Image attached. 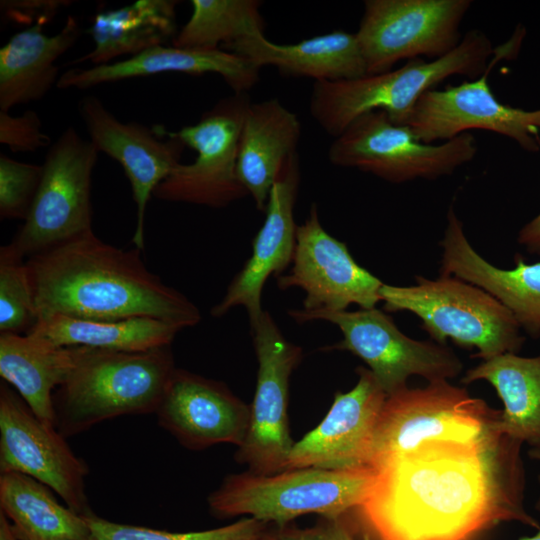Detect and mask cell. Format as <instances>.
<instances>
[{
	"label": "cell",
	"mask_w": 540,
	"mask_h": 540,
	"mask_svg": "<svg viewBox=\"0 0 540 540\" xmlns=\"http://www.w3.org/2000/svg\"><path fill=\"white\" fill-rule=\"evenodd\" d=\"M522 443L497 431L434 440L374 464L349 518L360 540H480L504 522L536 529L525 508Z\"/></svg>",
	"instance_id": "1"
},
{
	"label": "cell",
	"mask_w": 540,
	"mask_h": 540,
	"mask_svg": "<svg viewBox=\"0 0 540 540\" xmlns=\"http://www.w3.org/2000/svg\"><path fill=\"white\" fill-rule=\"evenodd\" d=\"M140 253L108 244L90 230L29 257L38 319L152 317L181 329L197 325L199 309L152 273Z\"/></svg>",
	"instance_id": "2"
},
{
	"label": "cell",
	"mask_w": 540,
	"mask_h": 540,
	"mask_svg": "<svg viewBox=\"0 0 540 540\" xmlns=\"http://www.w3.org/2000/svg\"><path fill=\"white\" fill-rule=\"evenodd\" d=\"M494 50L488 36L473 29L453 51L435 60L413 59L380 74L315 81L309 101L310 114L334 138L356 118L372 111H384L394 123L406 125L425 92L454 75L480 77Z\"/></svg>",
	"instance_id": "3"
},
{
	"label": "cell",
	"mask_w": 540,
	"mask_h": 540,
	"mask_svg": "<svg viewBox=\"0 0 540 540\" xmlns=\"http://www.w3.org/2000/svg\"><path fill=\"white\" fill-rule=\"evenodd\" d=\"M176 369L170 345L125 352L89 348L53 395L65 438L105 420L155 413Z\"/></svg>",
	"instance_id": "4"
},
{
	"label": "cell",
	"mask_w": 540,
	"mask_h": 540,
	"mask_svg": "<svg viewBox=\"0 0 540 540\" xmlns=\"http://www.w3.org/2000/svg\"><path fill=\"white\" fill-rule=\"evenodd\" d=\"M369 466L346 470L291 468L273 474H230L207 498L217 518L241 515L283 526L305 514L341 517L363 500L373 479Z\"/></svg>",
	"instance_id": "5"
},
{
	"label": "cell",
	"mask_w": 540,
	"mask_h": 540,
	"mask_svg": "<svg viewBox=\"0 0 540 540\" xmlns=\"http://www.w3.org/2000/svg\"><path fill=\"white\" fill-rule=\"evenodd\" d=\"M416 284H383L381 298L388 312L409 311L421 321L430 338L446 345L476 348L475 358L488 360L517 353L525 340L512 313L483 289L458 277H415Z\"/></svg>",
	"instance_id": "6"
},
{
	"label": "cell",
	"mask_w": 540,
	"mask_h": 540,
	"mask_svg": "<svg viewBox=\"0 0 540 540\" xmlns=\"http://www.w3.org/2000/svg\"><path fill=\"white\" fill-rule=\"evenodd\" d=\"M500 413L448 380L406 387L386 397L367 465L426 441H479L498 431Z\"/></svg>",
	"instance_id": "7"
},
{
	"label": "cell",
	"mask_w": 540,
	"mask_h": 540,
	"mask_svg": "<svg viewBox=\"0 0 540 540\" xmlns=\"http://www.w3.org/2000/svg\"><path fill=\"white\" fill-rule=\"evenodd\" d=\"M477 150L470 132L440 144H426L407 125L394 123L386 112L372 111L335 137L328 158L335 166L356 168L399 184L450 175L473 160Z\"/></svg>",
	"instance_id": "8"
},
{
	"label": "cell",
	"mask_w": 540,
	"mask_h": 540,
	"mask_svg": "<svg viewBox=\"0 0 540 540\" xmlns=\"http://www.w3.org/2000/svg\"><path fill=\"white\" fill-rule=\"evenodd\" d=\"M288 313L298 323L324 320L335 324L343 339L333 348L363 360L387 396L408 387L411 376L434 382L453 379L463 370L462 361L447 345L408 337L376 307L336 312L291 309Z\"/></svg>",
	"instance_id": "9"
},
{
	"label": "cell",
	"mask_w": 540,
	"mask_h": 540,
	"mask_svg": "<svg viewBox=\"0 0 540 540\" xmlns=\"http://www.w3.org/2000/svg\"><path fill=\"white\" fill-rule=\"evenodd\" d=\"M98 153L72 127L52 143L28 216L10 243L24 259L92 230L91 183Z\"/></svg>",
	"instance_id": "10"
},
{
	"label": "cell",
	"mask_w": 540,
	"mask_h": 540,
	"mask_svg": "<svg viewBox=\"0 0 540 540\" xmlns=\"http://www.w3.org/2000/svg\"><path fill=\"white\" fill-rule=\"evenodd\" d=\"M523 34L495 48L486 71L478 78L442 90L425 92L407 122L423 143L449 141L472 129L506 136L530 152L540 150V109L527 111L502 104L492 92L488 77L499 60L518 51Z\"/></svg>",
	"instance_id": "11"
},
{
	"label": "cell",
	"mask_w": 540,
	"mask_h": 540,
	"mask_svg": "<svg viewBox=\"0 0 540 540\" xmlns=\"http://www.w3.org/2000/svg\"><path fill=\"white\" fill-rule=\"evenodd\" d=\"M471 0H366L355 33L367 74L393 69L400 60H435L453 51Z\"/></svg>",
	"instance_id": "12"
},
{
	"label": "cell",
	"mask_w": 540,
	"mask_h": 540,
	"mask_svg": "<svg viewBox=\"0 0 540 540\" xmlns=\"http://www.w3.org/2000/svg\"><path fill=\"white\" fill-rule=\"evenodd\" d=\"M247 93L219 100L200 120L172 134L196 152L189 164H178L155 189L153 196L213 208L225 207L248 196L237 176V153Z\"/></svg>",
	"instance_id": "13"
},
{
	"label": "cell",
	"mask_w": 540,
	"mask_h": 540,
	"mask_svg": "<svg viewBox=\"0 0 540 540\" xmlns=\"http://www.w3.org/2000/svg\"><path fill=\"white\" fill-rule=\"evenodd\" d=\"M250 324L257 382L248 431L235 459L252 473L273 474L285 469L294 444L287 412L289 380L301 361L302 349L283 336L267 311Z\"/></svg>",
	"instance_id": "14"
},
{
	"label": "cell",
	"mask_w": 540,
	"mask_h": 540,
	"mask_svg": "<svg viewBox=\"0 0 540 540\" xmlns=\"http://www.w3.org/2000/svg\"><path fill=\"white\" fill-rule=\"evenodd\" d=\"M0 472H18L40 481L79 515L93 512L86 495V463L6 382L0 384Z\"/></svg>",
	"instance_id": "15"
},
{
	"label": "cell",
	"mask_w": 540,
	"mask_h": 540,
	"mask_svg": "<svg viewBox=\"0 0 540 540\" xmlns=\"http://www.w3.org/2000/svg\"><path fill=\"white\" fill-rule=\"evenodd\" d=\"M291 264L288 273L278 276L277 285L284 290H303L304 311H344L351 304L371 309L382 301L384 283L353 259L345 243L322 227L316 204L297 226Z\"/></svg>",
	"instance_id": "16"
},
{
	"label": "cell",
	"mask_w": 540,
	"mask_h": 540,
	"mask_svg": "<svg viewBox=\"0 0 540 540\" xmlns=\"http://www.w3.org/2000/svg\"><path fill=\"white\" fill-rule=\"evenodd\" d=\"M89 140L98 152L116 160L123 168L137 207L132 242L144 248V220L147 204L156 187L180 164L184 143L163 127L149 128L136 122H121L92 95L78 105Z\"/></svg>",
	"instance_id": "17"
},
{
	"label": "cell",
	"mask_w": 540,
	"mask_h": 540,
	"mask_svg": "<svg viewBox=\"0 0 540 540\" xmlns=\"http://www.w3.org/2000/svg\"><path fill=\"white\" fill-rule=\"evenodd\" d=\"M356 372L355 386L336 393L318 426L294 442L285 469L368 466L375 427L387 395L368 368L358 367Z\"/></svg>",
	"instance_id": "18"
},
{
	"label": "cell",
	"mask_w": 540,
	"mask_h": 540,
	"mask_svg": "<svg viewBox=\"0 0 540 540\" xmlns=\"http://www.w3.org/2000/svg\"><path fill=\"white\" fill-rule=\"evenodd\" d=\"M155 414L158 424L191 450L219 443L239 447L250 422V406L223 382L178 368Z\"/></svg>",
	"instance_id": "19"
},
{
	"label": "cell",
	"mask_w": 540,
	"mask_h": 540,
	"mask_svg": "<svg viewBox=\"0 0 540 540\" xmlns=\"http://www.w3.org/2000/svg\"><path fill=\"white\" fill-rule=\"evenodd\" d=\"M300 182L297 152L284 163L272 186L265 220L252 242V254L229 284L224 297L211 309L221 317L236 306H243L250 322L263 313V287L270 276H280L292 263L297 225L294 206Z\"/></svg>",
	"instance_id": "20"
},
{
	"label": "cell",
	"mask_w": 540,
	"mask_h": 540,
	"mask_svg": "<svg viewBox=\"0 0 540 540\" xmlns=\"http://www.w3.org/2000/svg\"><path fill=\"white\" fill-rule=\"evenodd\" d=\"M443 249L439 274L467 281L498 300L532 338L540 337V261L526 263L519 254L515 267L502 269L484 259L469 243L453 206L440 242Z\"/></svg>",
	"instance_id": "21"
},
{
	"label": "cell",
	"mask_w": 540,
	"mask_h": 540,
	"mask_svg": "<svg viewBox=\"0 0 540 540\" xmlns=\"http://www.w3.org/2000/svg\"><path fill=\"white\" fill-rule=\"evenodd\" d=\"M169 72L189 75L215 73L223 77L235 94H241L256 85L260 69L245 58L222 49L159 45L126 60L90 68H70L60 75L56 86L60 89H87Z\"/></svg>",
	"instance_id": "22"
},
{
	"label": "cell",
	"mask_w": 540,
	"mask_h": 540,
	"mask_svg": "<svg viewBox=\"0 0 540 540\" xmlns=\"http://www.w3.org/2000/svg\"><path fill=\"white\" fill-rule=\"evenodd\" d=\"M259 69L273 66L281 74L315 81L354 79L367 74L356 34L333 31L294 44H276L255 33L224 45Z\"/></svg>",
	"instance_id": "23"
},
{
	"label": "cell",
	"mask_w": 540,
	"mask_h": 540,
	"mask_svg": "<svg viewBox=\"0 0 540 540\" xmlns=\"http://www.w3.org/2000/svg\"><path fill=\"white\" fill-rule=\"evenodd\" d=\"M300 136L297 115L278 99L248 105L239 136L237 176L259 211L265 212L272 186L296 153Z\"/></svg>",
	"instance_id": "24"
},
{
	"label": "cell",
	"mask_w": 540,
	"mask_h": 540,
	"mask_svg": "<svg viewBox=\"0 0 540 540\" xmlns=\"http://www.w3.org/2000/svg\"><path fill=\"white\" fill-rule=\"evenodd\" d=\"M33 25L12 35L0 49V111L42 99L59 80L58 58L72 48L81 34L70 15L61 30L48 35Z\"/></svg>",
	"instance_id": "25"
},
{
	"label": "cell",
	"mask_w": 540,
	"mask_h": 540,
	"mask_svg": "<svg viewBox=\"0 0 540 540\" xmlns=\"http://www.w3.org/2000/svg\"><path fill=\"white\" fill-rule=\"evenodd\" d=\"M88 349L56 346L27 334H0V376L42 422L56 428L54 392Z\"/></svg>",
	"instance_id": "26"
},
{
	"label": "cell",
	"mask_w": 540,
	"mask_h": 540,
	"mask_svg": "<svg viewBox=\"0 0 540 540\" xmlns=\"http://www.w3.org/2000/svg\"><path fill=\"white\" fill-rule=\"evenodd\" d=\"M174 0H138L94 15L89 33L93 49L70 62L112 63L114 59L163 45L177 34Z\"/></svg>",
	"instance_id": "27"
},
{
	"label": "cell",
	"mask_w": 540,
	"mask_h": 540,
	"mask_svg": "<svg viewBox=\"0 0 540 540\" xmlns=\"http://www.w3.org/2000/svg\"><path fill=\"white\" fill-rule=\"evenodd\" d=\"M488 382L503 403L497 429L530 448L540 447V354L504 353L468 369L464 384Z\"/></svg>",
	"instance_id": "28"
},
{
	"label": "cell",
	"mask_w": 540,
	"mask_h": 540,
	"mask_svg": "<svg viewBox=\"0 0 540 540\" xmlns=\"http://www.w3.org/2000/svg\"><path fill=\"white\" fill-rule=\"evenodd\" d=\"M180 330L152 317L91 320L53 315L38 319L27 335L56 346L137 352L171 345Z\"/></svg>",
	"instance_id": "29"
},
{
	"label": "cell",
	"mask_w": 540,
	"mask_h": 540,
	"mask_svg": "<svg viewBox=\"0 0 540 540\" xmlns=\"http://www.w3.org/2000/svg\"><path fill=\"white\" fill-rule=\"evenodd\" d=\"M0 508L20 540H88L82 515L60 504L52 490L18 472L0 476Z\"/></svg>",
	"instance_id": "30"
},
{
	"label": "cell",
	"mask_w": 540,
	"mask_h": 540,
	"mask_svg": "<svg viewBox=\"0 0 540 540\" xmlns=\"http://www.w3.org/2000/svg\"><path fill=\"white\" fill-rule=\"evenodd\" d=\"M192 14L172 40L173 46L221 49L240 38L264 33L258 0H192Z\"/></svg>",
	"instance_id": "31"
},
{
	"label": "cell",
	"mask_w": 540,
	"mask_h": 540,
	"mask_svg": "<svg viewBox=\"0 0 540 540\" xmlns=\"http://www.w3.org/2000/svg\"><path fill=\"white\" fill-rule=\"evenodd\" d=\"M90 528L88 540H262L270 524L253 517L204 531L169 532L121 524L97 516H83Z\"/></svg>",
	"instance_id": "32"
},
{
	"label": "cell",
	"mask_w": 540,
	"mask_h": 540,
	"mask_svg": "<svg viewBox=\"0 0 540 540\" xmlns=\"http://www.w3.org/2000/svg\"><path fill=\"white\" fill-rule=\"evenodd\" d=\"M38 313L26 260L11 244L0 248V334H27Z\"/></svg>",
	"instance_id": "33"
},
{
	"label": "cell",
	"mask_w": 540,
	"mask_h": 540,
	"mask_svg": "<svg viewBox=\"0 0 540 540\" xmlns=\"http://www.w3.org/2000/svg\"><path fill=\"white\" fill-rule=\"evenodd\" d=\"M43 173L42 165L17 161L0 155L1 219L25 220L28 216Z\"/></svg>",
	"instance_id": "34"
},
{
	"label": "cell",
	"mask_w": 540,
	"mask_h": 540,
	"mask_svg": "<svg viewBox=\"0 0 540 540\" xmlns=\"http://www.w3.org/2000/svg\"><path fill=\"white\" fill-rule=\"evenodd\" d=\"M41 127V119L33 110L18 116L0 111V143L12 152H34L48 146L51 140Z\"/></svg>",
	"instance_id": "35"
},
{
	"label": "cell",
	"mask_w": 540,
	"mask_h": 540,
	"mask_svg": "<svg viewBox=\"0 0 540 540\" xmlns=\"http://www.w3.org/2000/svg\"><path fill=\"white\" fill-rule=\"evenodd\" d=\"M262 540H360L348 516L321 519L313 526L299 528L291 523L270 524Z\"/></svg>",
	"instance_id": "36"
},
{
	"label": "cell",
	"mask_w": 540,
	"mask_h": 540,
	"mask_svg": "<svg viewBox=\"0 0 540 540\" xmlns=\"http://www.w3.org/2000/svg\"><path fill=\"white\" fill-rule=\"evenodd\" d=\"M70 3L67 0H2L0 9L10 21L43 26Z\"/></svg>",
	"instance_id": "37"
},
{
	"label": "cell",
	"mask_w": 540,
	"mask_h": 540,
	"mask_svg": "<svg viewBox=\"0 0 540 540\" xmlns=\"http://www.w3.org/2000/svg\"><path fill=\"white\" fill-rule=\"evenodd\" d=\"M517 241L530 254L540 256V213L520 229Z\"/></svg>",
	"instance_id": "38"
},
{
	"label": "cell",
	"mask_w": 540,
	"mask_h": 540,
	"mask_svg": "<svg viewBox=\"0 0 540 540\" xmlns=\"http://www.w3.org/2000/svg\"><path fill=\"white\" fill-rule=\"evenodd\" d=\"M0 540H20L6 515L0 511Z\"/></svg>",
	"instance_id": "39"
},
{
	"label": "cell",
	"mask_w": 540,
	"mask_h": 540,
	"mask_svg": "<svg viewBox=\"0 0 540 540\" xmlns=\"http://www.w3.org/2000/svg\"><path fill=\"white\" fill-rule=\"evenodd\" d=\"M528 456L533 461H536L540 464V447H532L528 450ZM538 486H539V492L538 497L535 502V509L537 512L540 513V474L538 475Z\"/></svg>",
	"instance_id": "40"
},
{
	"label": "cell",
	"mask_w": 540,
	"mask_h": 540,
	"mask_svg": "<svg viewBox=\"0 0 540 540\" xmlns=\"http://www.w3.org/2000/svg\"><path fill=\"white\" fill-rule=\"evenodd\" d=\"M519 540H540V528L538 529L537 533L530 537H524Z\"/></svg>",
	"instance_id": "41"
}]
</instances>
